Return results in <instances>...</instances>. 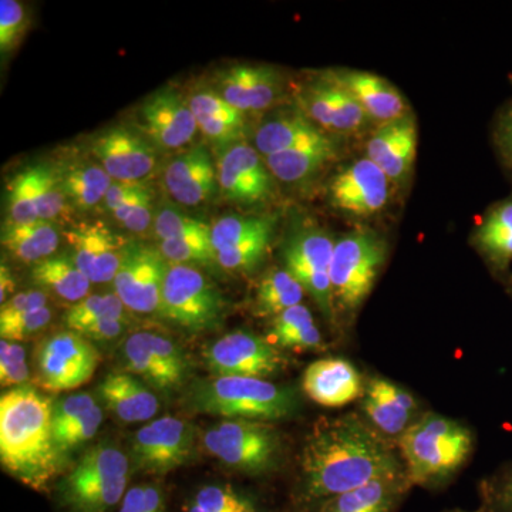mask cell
Listing matches in <instances>:
<instances>
[{"label": "cell", "instance_id": "6da1fadb", "mask_svg": "<svg viewBox=\"0 0 512 512\" xmlns=\"http://www.w3.org/2000/svg\"><path fill=\"white\" fill-rule=\"evenodd\" d=\"M403 473L392 447L365 420L355 414L322 420L303 446L296 500L315 510L336 495Z\"/></svg>", "mask_w": 512, "mask_h": 512}, {"label": "cell", "instance_id": "7a4b0ae2", "mask_svg": "<svg viewBox=\"0 0 512 512\" xmlns=\"http://www.w3.org/2000/svg\"><path fill=\"white\" fill-rule=\"evenodd\" d=\"M53 406L49 396L29 384L0 397L3 470L37 491L46 490L63 468L53 436Z\"/></svg>", "mask_w": 512, "mask_h": 512}, {"label": "cell", "instance_id": "3957f363", "mask_svg": "<svg viewBox=\"0 0 512 512\" xmlns=\"http://www.w3.org/2000/svg\"><path fill=\"white\" fill-rule=\"evenodd\" d=\"M187 412L224 420L272 421L291 419L298 412L295 390L252 377H207L185 390Z\"/></svg>", "mask_w": 512, "mask_h": 512}, {"label": "cell", "instance_id": "277c9868", "mask_svg": "<svg viewBox=\"0 0 512 512\" xmlns=\"http://www.w3.org/2000/svg\"><path fill=\"white\" fill-rule=\"evenodd\" d=\"M397 444L404 460V473L412 487H434L463 467L473 451L474 437L456 420L426 414Z\"/></svg>", "mask_w": 512, "mask_h": 512}, {"label": "cell", "instance_id": "5b68a950", "mask_svg": "<svg viewBox=\"0 0 512 512\" xmlns=\"http://www.w3.org/2000/svg\"><path fill=\"white\" fill-rule=\"evenodd\" d=\"M130 458L119 447L89 448L59 481L57 503L63 512H111L127 493Z\"/></svg>", "mask_w": 512, "mask_h": 512}, {"label": "cell", "instance_id": "8992f818", "mask_svg": "<svg viewBox=\"0 0 512 512\" xmlns=\"http://www.w3.org/2000/svg\"><path fill=\"white\" fill-rule=\"evenodd\" d=\"M387 256L384 239L372 229H356L335 241L330 262L333 302L345 313L366 301Z\"/></svg>", "mask_w": 512, "mask_h": 512}, {"label": "cell", "instance_id": "52a82bcc", "mask_svg": "<svg viewBox=\"0 0 512 512\" xmlns=\"http://www.w3.org/2000/svg\"><path fill=\"white\" fill-rule=\"evenodd\" d=\"M205 450L225 467L249 476H262L278 467L282 440L271 423L221 420L202 436Z\"/></svg>", "mask_w": 512, "mask_h": 512}, {"label": "cell", "instance_id": "ba28073f", "mask_svg": "<svg viewBox=\"0 0 512 512\" xmlns=\"http://www.w3.org/2000/svg\"><path fill=\"white\" fill-rule=\"evenodd\" d=\"M220 289L197 266L168 264L160 315L191 333L217 329L224 316Z\"/></svg>", "mask_w": 512, "mask_h": 512}, {"label": "cell", "instance_id": "9c48e42d", "mask_svg": "<svg viewBox=\"0 0 512 512\" xmlns=\"http://www.w3.org/2000/svg\"><path fill=\"white\" fill-rule=\"evenodd\" d=\"M99 363L93 342L73 330L55 333L36 349V386L47 393L70 392L89 382Z\"/></svg>", "mask_w": 512, "mask_h": 512}, {"label": "cell", "instance_id": "30bf717a", "mask_svg": "<svg viewBox=\"0 0 512 512\" xmlns=\"http://www.w3.org/2000/svg\"><path fill=\"white\" fill-rule=\"evenodd\" d=\"M197 433L191 423L174 416L151 420L133 434L130 457L134 468L150 476H167L190 463Z\"/></svg>", "mask_w": 512, "mask_h": 512}, {"label": "cell", "instance_id": "8fae6325", "mask_svg": "<svg viewBox=\"0 0 512 512\" xmlns=\"http://www.w3.org/2000/svg\"><path fill=\"white\" fill-rule=\"evenodd\" d=\"M124 367L158 392L183 389L190 377V360L177 343L156 332H137L124 340Z\"/></svg>", "mask_w": 512, "mask_h": 512}, {"label": "cell", "instance_id": "7c38bea8", "mask_svg": "<svg viewBox=\"0 0 512 512\" xmlns=\"http://www.w3.org/2000/svg\"><path fill=\"white\" fill-rule=\"evenodd\" d=\"M202 359L215 377L268 380L286 365V357L278 346L248 330H234L215 340L204 349Z\"/></svg>", "mask_w": 512, "mask_h": 512}, {"label": "cell", "instance_id": "4fadbf2b", "mask_svg": "<svg viewBox=\"0 0 512 512\" xmlns=\"http://www.w3.org/2000/svg\"><path fill=\"white\" fill-rule=\"evenodd\" d=\"M333 247L335 241L325 231L308 227L293 232L284 248L286 271L295 276L328 319H333L335 315L330 284Z\"/></svg>", "mask_w": 512, "mask_h": 512}, {"label": "cell", "instance_id": "5bb4252c", "mask_svg": "<svg viewBox=\"0 0 512 512\" xmlns=\"http://www.w3.org/2000/svg\"><path fill=\"white\" fill-rule=\"evenodd\" d=\"M167 269L168 262L160 249L143 242H127L123 261L114 276V293L128 311L141 315L160 312Z\"/></svg>", "mask_w": 512, "mask_h": 512}, {"label": "cell", "instance_id": "9a60e30c", "mask_svg": "<svg viewBox=\"0 0 512 512\" xmlns=\"http://www.w3.org/2000/svg\"><path fill=\"white\" fill-rule=\"evenodd\" d=\"M299 109L325 133L356 134L369 126L370 120L360 104L330 76L316 74L315 79L299 87Z\"/></svg>", "mask_w": 512, "mask_h": 512}, {"label": "cell", "instance_id": "2e32d148", "mask_svg": "<svg viewBox=\"0 0 512 512\" xmlns=\"http://www.w3.org/2000/svg\"><path fill=\"white\" fill-rule=\"evenodd\" d=\"M92 154L113 181L144 183L158 164L157 147L146 136L119 126L92 141Z\"/></svg>", "mask_w": 512, "mask_h": 512}, {"label": "cell", "instance_id": "e0dca14e", "mask_svg": "<svg viewBox=\"0 0 512 512\" xmlns=\"http://www.w3.org/2000/svg\"><path fill=\"white\" fill-rule=\"evenodd\" d=\"M386 174L369 158H360L340 170L329 184V201L336 210L355 217H372L390 200Z\"/></svg>", "mask_w": 512, "mask_h": 512}, {"label": "cell", "instance_id": "ac0fdd59", "mask_svg": "<svg viewBox=\"0 0 512 512\" xmlns=\"http://www.w3.org/2000/svg\"><path fill=\"white\" fill-rule=\"evenodd\" d=\"M218 188L227 200L255 205L274 195V175L258 151L248 144H234L218 163Z\"/></svg>", "mask_w": 512, "mask_h": 512}, {"label": "cell", "instance_id": "d6986e66", "mask_svg": "<svg viewBox=\"0 0 512 512\" xmlns=\"http://www.w3.org/2000/svg\"><path fill=\"white\" fill-rule=\"evenodd\" d=\"M144 136L163 150H180L191 143L198 130L190 100L174 89L154 94L140 109Z\"/></svg>", "mask_w": 512, "mask_h": 512}, {"label": "cell", "instance_id": "ffe728a7", "mask_svg": "<svg viewBox=\"0 0 512 512\" xmlns=\"http://www.w3.org/2000/svg\"><path fill=\"white\" fill-rule=\"evenodd\" d=\"M73 259L92 284L113 282L123 261L127 242L117 237L103 222H83L66 234Z\"/></svg>", "mask_w": 512, "mask_h": 512}, {"label": "cell", "instance_id": "44dd1931", "mask_svg": "<svg viewBox=\"0 0 512 512\" xmlns=\"http://www.w3.org/2000/svg\"><path fill=\"white\" fill-rule=\"evenodd\" d=\"M215 92L241 113L262 111L281 99V76L264 64H235L218 74Z\"/></svg>", "mask_w": 512, "mask_h": 512}, {"label": "cell", "instance_id": "7402d4cb", "mask_svg": "<svg viewBox=\"0 0 512 512\" xmlns=\"http://www.w3.org/2000/svg\"><path fill=\"white\" fill-rule=\"evenodd\" d=\"M366 154L392 183H406L417 154V124L413 114L379 126L367 141Z\"/></svg>", "mask_w": 512, "mask_h": 512}, {"label": "cell", "instance_id": "603a6c76", "mask_svg": "<svg viewBox=\"0 0 512 512\" xmlns=\"http://www.w3.org/2000/svg\"><path fill=\"white\" fill-rule=\"evenodd\" d=\"M362 409L375 430L397 440L419 420V406L412 394L384 377H373L366 383Z\"/></svg>", "mask_w": 512, "mask_h": 512}, {"label": "cell", "instance_id": "cb8c5ba5", "mask_svg": "<svg viewBox=\"0 0 512 512\" xmlns=\"http://www.w3.org/2000/svg\"><path fill=\"white\" fill-rule=\"evenodd\" d=\"M365 386L356 367L340 357L316 360L303 373V392L312 402L330 409L355 402L365 393Z\"/></svg>", "mask_w": 512, "mask_h": 512}, {"label": "cell", "instance_id": "d4e9b609", "mask_svg": "<svg viewBox=\"0 0 512 512\" xmlns=\"http://www.w3.org/2000/svg\"><path fill=\"white\" fill-rule=\"evenodd\" d=\"M164 183L171 197L185 207L210 200L218 188V171L207 148L197 146L174 157L165 170Z\"/></svg>", "mask_w": 512, "mask_h": 512}, {"label": "cell", "instance_id": "484cf974", "mask_svg": "<svg viewBox=\"0 0 512 512\" xmlns=\"http://www.w3.org/2000/svg\"><path fill=\"white\" fill-rule=\"evenodd\" d=\"M328 72L355 97L373 123L383 126L410 114L402 93L383 77L360 70L343 69Z\"/></svg>", "mask_w": 512, "mask_h": 512}, {"label": "cell", "instance_id": "4316f807", "mask_svg": "<svg viewBox=\"0 0 512 512\" xmlns=\"http://www.w3.org/2000/svg\"><path fill=\"white\" fill-rule=\"evenodd\" d=\"M101 402L123 423L150 421L160 410L157 394L131 373L104 376L97 387Z\"/></svg>", "mask_w": 512, "mask_h": 512}, {"label": "cell", "instance_id": "83f0119b", "mask_svg": "<svg viewBox=\"0 0 512 512\" xmlns=\"http://www.w3.org/2000/svg\"><path fill=\"white\" fill-rule=\"evenodd\" d=\"M330 144H335L332 137L320 130L301 111L276 116L262 124L255 134V146L265 157L298 148Z\"/></svg>", "mask_w": 512, "mask_h": 512}, {"label": "cell", "instance_id": "f1b7e54d", "mask_svg": "<svg viewBox=\"0 0 512 512\" xmlns=\"http://www.w3.org/2000/svg\"><path fill=\"white\" fill-rule=\"evenodd\" d=\"M412 484L406 473L377 478L348 493L323 501L312 512H394Z\"/></svg>", "mask_w": 512, "mask_h": 512}, {"label": "cell", "instance_id": "f546056e", "mask_svg": "<svg viewBox=\"0 0 512 512\" xmlns=\"http://www.w3.org/2000/svg\"><path fill=\"white\" fill-rule=\"evenodd\" d=\"M473 244L497 274L512 264V198L495 204L473 235Z\"/></svg>", "mask_w": 512, "mask_h": 512}, {"label": "cell", "instance_id": "4dcf8cb0", "mask_svg": "<svg viewBox=\"0 0 512 512\" xmlns=\"http://www.w3.org/2000/svg\"><path fill=\"white\" fill-rule=\"evenodd\" d=\"M59 241V229L50 221L30 224L6 222L2 229L3 247L25 264L36 265L55 255Z\"/></svg>", "mask_w": 512, "mask_h": 512}, {"label": "cell", "instance_id": "1f68e13d", "mask_svg": "<svg viewBox=\"0 0 512 512\" xmlns=\"http://www.w3.org/2000/svg\"><path fill=\"white\" fill-rule=\"evenodd\" d=\"M33 282L63 301L77 303L89 296L92 281L83 274L73 256L53 255L33 265Z\"/></svg>", "mask_w": 512, "mask_h": 512}, {"label": "cell", "instance_id": "d6a6232c", "mask_svg": "<svg viewBox=\"0 0 512 512\" xmlns=\"http://www.w3.org/2000/svg\"><path fill=\"white\" fill-rule=\"evenodd\" d=\"M336 156L338 148L336 144H330L272 154L265 157V163L276 180L285 184H301L316 177Z\"/></svg>", "mask_w": 512, "mask_h": 512}, {"label": "cell", "instance_id": "836d02e7", "mask_svg": "<svg viewBox=\"0 0 512 512\" xmlns=\"http://www.w3.org/2000/svg\"><path fill=\"white\" fill-rule=\"evenodd\" d=\"M269 339L275 346L282 349L322 348V335L313 320L311 311L302 303L272 318Z\"/></svg>", "mask_w": 512, "mask_h": 512}, {"label": "cell", "instance_id": "e575fe53", "mask_svg": "<svg viewBox=\"0 0 512 512\" xmlns=\"http://www.w3.org/2000/svg\"><path fill=\"white\" fill-rule=\"evenodd\" d=\"M59 175L67 201L84 211L103 202L113 184L110 175L97 164H74Z\"/></svg>", "mask_w": 512, "mask_h": 512}, {"label": "cell", "instance_id": "d590c367", "mask_svg": "<svg viewBox=\"0 0 512 512\" xmlns=\"http://www.w3.org/2000/svg\"><path fill=\"white\" fill-rule=\"evenodd\" d=\"M305 289L286 269L266 272L256 288L255 312L258 316L274 318L293 306L301 305Z\"/></svg>", "mask_w": 512, "mask_h": 512}, {"label": "cell", "instance_id": "8d00e7d4", "mask_svg": "<svg viewBox=\"0 0 512 512\" xmlns=\"http://www.w3.org/2000/svg\"><path fill=\"white\" fill-rule=\"evenodd\" d=\"M210 231L190 235V237L167 239L158 245L161 255L171 265L211 266L218 265L217 252L212 245Z\"/></svg>", "mask_w": 512, "mask_h": 512}, {"label": "cell", "instance_id": "74e56055", "mask_svg": "<svg viewBox=\"0 0 512 512\" xmlns=\"http://www.w3.org/2000/svg\"><path fill=\"white\" fill-rule=\"evenodd\" d=\"M274 231L275 218L229 215V217L220 218L212 225V245L215 252H220L234 247L239 242Z\"/></svg>", "mask_w": 512, "mask_h": 512}, {"label": "cell", "instance_id": "f35d334b", "mask_svg": "<svg viewBox=\"0 0 512 512\" xmlns=\"http://www.w3.org/2000/svg\"><path fill=\"white\" fill-rule=\"evenodd\" d=\"M185 512H259L251 497L231 485H207L188 501Z\"/></svg>", "mask_w": 512, "mask_h": 512}, {"label": "cell", "instance_id": "ab89813d", "mask_svg": "<svg viewBox=\"0 0 512 512\" xmlns=\"http://www.w3.org/2000/svg\"><path fill=\"white\" fill-rule=\"evenodd\" d=\"M101 319H126V306L116 293L90 295L74 303L64 315V325L76 332Z\"/></svg>", "mask_w": 512, "mask_h": 512}, {"label": "cell", "instance_id": "60d3db41", "mask_svg": "<svg viewBox=\"0 0 512 512\" xmlns=\"http://www.w3.org/2000/svg\"><path fill=\"white\" fill-rule=\"evenodd\" d=\"M8 222L12 224H30L40 221L37 212L36 190H35V167H28L16 174L10 181L8 197Z\"/></svg>", "mask_w": 512, "mask_h": 512}, {"label": "cell", "instance_id": "b9f144b4", "mask_svg": "<svg viewBox=\"0 0 512 512\" xmlns=\"http://www.w3.org/2000/svg\"><path fill=\"white\" fill-rule=\"evenodd\" d=\"M33 167H35L36 202L40 221L52 222L63 214L67 204L59 171L46 164H37Z\"/></svg>", "mask_w": 512, "mask_h": 512}, {"label": "cell", "instance_id": "7bdbcfd3", "mask_svg": "<svg viewBox=\"0 0 512 512\" xmlns=\"http://www.w3.org/2000/svg\"><path fill=\"white\" fill-rule=\"evenodd\" d=\"M274 232L258 235V237L239 242L234 247L217 252V262L221 268L229 272L248 274L264 261Z\"/></svg>", "mask_w": 512, "mask_h": 512}, {"label": "cell", "instance_id": "ee69618b", "mask_svg": "<svg viewBox=\"0 0 512 512\" xmlns=\"http://www.w3.org/2000/svg\"><path fill=\"white\" fill-rule=\"evenodd\" d=\"M103 419V410L97 404L80 419L74 420L72 423L60 427V429L53 430L56 447L59 453L62 454V457H66L73 450H77V448L89 443L99 433Z\"/></svg>", "mask_w": 512, "mask_h": 512}, {"label": "cell", "instance_id": "f6af8a7d", "mask_svg": "<svg viewBox=\"0 0 512 512\" xmlns=\"http://www.w3.org/2000/svg\"><path fill=\"white\" fill-rule=\"evenodd\" d=\"M154 228H156V235L160 242L167 241V239L190 237V235L200 234V232L211 229L210 225L205 222L190 217L170 205L161 207L157 212Z\"/></svg>", "mask_w": 512, "mask_h": 512}, {"label": "cell", "instance_id": "bcb514c9", "mask_svg": "<svg viewBox=\"0 0 512 512\" xmlns=\"http://www.w3.org/2000/svg\"><path fill=\"white\" fill-rule=\"evenodd\" d=\"M30 379L26 350L15 340H0V383L3 387H22Z\"/></svg>", "mask_w": 512, "mask_h": 512}, {"label": "cell", "instance_id": "7dc6e473", "mask_svg": "<svg viewBox=\"0 0 512 512\" xmlns=\"http://www.w3.org/2000/svg\"><path fill=\"white\" fill-rule=\"evenodd\" d=\"M28 29L25 8L16 0L0 2V53L2 59L18 47Z\"/></svg>", "mask_w": 512, "mask_h": 512}, {"label": "cell", "instance_id": "c3c4849f", "mask_svg": "<svg viewBox=\"0 0 512 512\" xmlns=\"http://www.w3.org/2000/svg\"><path fill=\"white\" fill-rule=\"evenodd\" d=\"M153 198V191L146 185L143 190L117 208L113 215L128 231L137 234L146 232L153 222Z\"/></svg>", "mask_w": 512, "mask_h": 512}, {"label": "cell", "instance_id": "681fc988", "mask_svg": "<svg viewBox=\"0 0 512 512\" xmlns=\"http://www.w3.org/2000/svg\"><path fill=\"white\" fill-rule=\"evenodd\" d=\"M190 106L195 119L210 117V119L245 126V114L232 107L215 90H201V92L192 94Z\"/></svg>", "mask_w": 512, "mask_h": 512}, {"label": "cell", "instance_id": "f907efd6", "mask_svg": "<svg viewBox=\"0 0 512 512\" xmlns=\"http://www.w3.org/2000/svg\"><path fill=\"white\" fill-rule=\"evenodd\" d=\"M52 318L53 311L49 306H46V308L39 309V311L19 316V318L3 320V322H0V335H2V339L20 342V340L32 338V336L42 332L49 325Z\"/></svg>", "mask_w": 512, "mask_h": 512}, {"label": "cell", "instance_id": "816d5d0a", "mask_svg": "<svg viewBox=\"0 0 512 512\" xmlns=\"http://www.w3.org/2000/svg\"><path fill=\"white\" fill-rule=\"evenodd\" d=\"M484 510L512 512V466L488 478L481 485Z\"/></svg>", "mask_w": 512, "mask_h": 512}, {"label": "cell", "instance_id": "f5cc1de1", "mask_svg": "<svg viewBox=\"0 0 512 512\" xmlns=\"http://www.w3.org/2000/svg\"><path fill=\"white\" fill-rule=\"evenodd\" d=\"M119 512H167L163 490L156 484L128 488Z\"/></svg>", "mask_w": 512, "mask_h": 512}, {"label": "cell", "instance_id": "db71d44e", "mask_svg": "<svg viewBox=\"0 0 512 512\" xmlns=\"http://www.w3.org/2000/svg\"><path fill=\"white\" fill-rule=\"evenodd\" d=\"M94 406H97V402L90 393L70 394V396L57 400L53 406V430L80 419Z\"/></svg>", "mask_w": 512, "mask_h": 512}, {"label": "cell", "instance_id": "11a10c76", "mask_svg": "<svg viewBox=\"0 0 512 512\" xmlns=\"http://www.w3.org/2000/svg\"><path fill=\"white\" fill-rule=\"evenodd\" d=\"M46 306L47 295L40 289L16 293L5 305H2L0 322L28 315V313L39 311V309L46 308Z\"/></svg>", "mask_w": 512, "mask_h": 512}, {"label": "cell", "instance_id": "9f6ffc18", "mask_svg": "<svg viewBox=\"0 0 512 512\" xmlns=\"http://www.w3.org/2000/svg\"><path fill=\"white\" fill-rule=\"evenodd\" d=\"M198 128L208 140L217 144L238 143L244 137L245 126L227 123V121L210 119V117H197Z\"/></svg>", "mask_w": 512, "mask_h": 512}, {"label": "cell", "instance_id": "6f0895ef", "mask_svg": "<svg viewBox=\"0 0 512 512\" xmlns=\"http://www.w3.org/2000/svg\"><path fill=\"white\" fill-rule=\"evenodd\" d=\"M126 328V319H101L83 326L76 330V333L84 336L90 342H110V340L120 338Z\"/></svg>", "mask_w": 512, "mask_h": 512}, {"label": "cell", "instance_id": "680465c9", "mask_svg": "<svg viewBox=\"0 0 512 512\" xmlns=\"http://www.w3.org/2000/svg\"><path fill=\"white\" fill-rule=\"evenodd\" d=\"M495 146L504 163L512 168V103L501 113L495 127Z\"/></svg>", "mask_w": 512, "mask_h": 512}, {"label": "cell", "instance_id": "91938a15", "mask_svg": "<svg viewBox=\"0 0 512 512\" xmlns=\"http://www.w3.org/2000/svg\"><path fill=\"white\" fill-rule=\"evenodd\" d=\"M146 183H123V181H113L106 197H104V207L113 214L117 208L121 207L124 202L130 200L133 195L143 190Z\"/></svg>", "mask_w": 512, "mask_h": 512}, {"label": "cell", "instance_id": "94428289", "mask_svg": "<svg viewBox=\"0 0 512 512\" xmlns=\"http://www.w3.org/2000/svg\"><path fill=\"white\" fill-rule=\"evenodd\" d=\"M15 295V281H13V276L10 274L8 266L2 264V266H0V303L5 305V303Z\"/></svg>", "mask_w": 512, "mask_h": 512}, {"label": "cell", "instance_id": "6125c7cd", "mask_svg": "<svg viewBox=\"0 0 512 512\" xmlns=\"http://www.w3.org/2000/svg\"><path fill=\"white\" fill-rule=\"evenodd\" d=\"M446 512H467V511H461V510H453V511H446ZM476 512H491V511H488V510H480V511H476Z\"/></svg>", "mask_w": 512, "mask_h": 512}, {"label": "cell", "instance_id": "be15d7a7", "mask_svg": "<svg viewBox=\"0 0 512 512\" xmlns=\"http://www.w3.org/2000/svg\"><path fill=\"white\" fill-rule=\"evenodd\" d=\"M511 292H512V281H511Z\"/></svg>", "mask_w": 512, "mask_h": 512}]
</instances>
